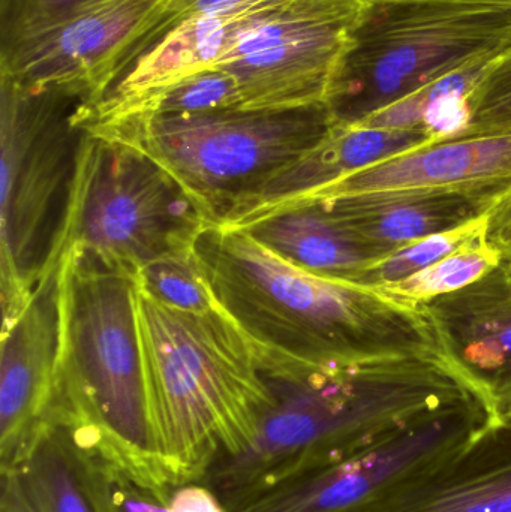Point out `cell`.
<instances>
[{
    "label": "cell",
    "mask_w": 511,
    "mask_h": 512,
    "mask_svg": "<svg viewBox=\"0 0 511 512\" xmlns=\"http://www.w3.org/2000/svg\"><path fill=\"white\" fill-rule=\"evenodd\" d=\"M236 108H242L236 81L227 72L215 68L170 84L135 102L119 116L93 123L111 122L128 116H186Z\"/></svg>",
    "instance_id": "44dd1931"
},
{
    "label": "cell",
    "mask_w": 511,
    "mask_h": 512,
    "mask_svg": "<svg viewBox=\"0 0 511 512\" xmlns=\"http://www.w3.org/2000/svg\"><path fill=\"white\" fill-rule=\"evenodd\" d=\"M92 105L56 86L0 75V280L3 324L59 261Z\"/></svg>",
    "instance_id": "5b68a950"
},
{
    "label": "cell",
    "mask_w": 511,
    "mask_h": 512,
    "mask_svg": "<svg viewBox=\"0 0 511 512\" xmlns=\"http://www.w3.org/2000/svg\"><path fill=\"white\" fill-rule=\"evenodd\" d=\"M327 104L128 116L90 131L149 153L203 204L215 224L242 216L270 182L317 149L336 126Z\"/></svg>",
    "instance_id": "8992f818"
},
{
    "label": "cell",
    "mask_w": 511,
    "mask_h": 512,
    "mask_svg": "<svg viewBox=\"0 0 511 512\" xmlns=\"http://www.w3.org/2000/svg\"><path fill=\"white\" fill-rule=\"evenodd\" d=\"M113 512H171L170 499L138 486L131 478L107 465Z\"/></svg>",
    "instance_id": "484cf974"
},
{
    "label": "cell",
    "mask_w": 511,
    "mask_h": 512,
    "mask_svg": "<svg viewBox=\"0 0 511 512\" xmlns=\"http://www.w3.org/2000/svg\"><path fill=\"white\" fill-rule=\"evenodd\" d=\"M174 0H90L48 26L0 41V75L80 93L92 108Z\"/></svg>",
    "instance_id": "8fae6325"
},
{
    "label": "cell",
    "mask_w": 511,
    "mask_h": 512,
    "mask_svg": "<svg viewBox=\"0 0 511 512\" xmlns=\"http://www.w3.org/2000/svg\"><path fill=\"white\" fill-rule=\"evenodd\" d=\"M497 409L501 420H511V390L497 400Z\"/></svg>",
    "instance_id": "f546056e"
},
{
    "label": "cell",
    "mask_w": 511,
    "mask_h": 512,
    "mask_svg": "<svg viewBox=\"0 0 511 512\" xmlns=\"http://www.w3.org/2000/svg\"><path fill=\"white\" fill-rule=\"evenodd\" d=\"M447 355L500 399L511 390V262L423 304Z\"/></svg>",
    "instance_id": "9a60e30c"
},
{
    "label": "cell",
    "mask_w": 511,
    "mask_h": 512,
    "mask_svg": "<svg viewBox=\"0 0 511 512\" xmlns=\"http://www.w3.org/2000/svg\"><path fill=\"white\" fill-rule=\"evenodd\" d=\"M168 505L171 512H228L218 496L203 483L177 487Z\"/></svg>",
    "instance_id": "4316f807"
},
{
    "label": "cell",
    "mask_w": 511,
    "mask_h": 512,
    "mask_svg": "<svg viewBox=\"0 0 511 512\" xmlns=\"http://www.w3.org/2000/svg\"><path fill=\"white\" fill-rule=\"evenodd\" d=\"M503 261V255L486 239L485 228L446 258L408 279L386 286L383 291L410 303L425 304L477 282Z\"/></svg>",
    "instance_id": "ffe728a7"
},
{
    "label": "cell",
    "mask_w": 511,
    "mask_h": 512,
    "mask_svg": "<svg viewBox=\"0 0 511 512\" xmlns=\"http://www.w3.org/2000/svg\"><path fill=\"white\" fill-rule=\"evenodd\" d=\"M426 192L471 195L495 203L509 197L511 132L465 134L432 141L308 194L267 207L320 203L356 195Z\"/></svg>",
    "instance_id": "7c38bea8"
},
{
    "label": "cell",
    "mask_w": 511,
    "mask_h": 512,
    "mask_svg": "<svg viewBox=\"0 0 511 512\" xmlns=\"http://www.w3.org/2000/svg\"><path fill=\"white\" fill-rule=\"evenodd\" d=\"M60 343L59 261L2 325L0 474L12 471L50 411Z\"/></svg>",
    "instance_id": "4fadbf2b"
},
{
    "label": "cell",
    "mask_w": 511,
    "mask_h": 512,
    "mask_svg": "<svg viewBox=\"0 0 511 512\" xmlns=\"http://www.w3.org/2000/svg\"><path fill=\"white\" fill-rule=\"evenodd\" d=\"M500 420L473 402L420 418L365 450L272 490L237 512H357L413 475L443 462Z\"/></svg>",
    "instance_id": "30bf717a"
},
{
    "label": "cell",
    "mask_w": 511,
    "mask_h": 512,
    "mask_svg": "<svg viewBox=\"0 0 511 512\" xmlns=\"http://www.w3.org/2000/svg\"><path fill=\"white\" fill-rule=\"evenodd\" d=\"M318 204L363 239L390 251L485 218L497 206L485 198L443 192L356 195Z\"/></svg>",
    "instance_id": "ac0fdd59"
},
{
    "label": "cell",
    "mask_w": 511,
    "mask_h": 512,
    "mask_svg": "<svg viewBox=\"0 0 511 512\" xmlns=\"http://www.w3.org/2000/svg\"><path fill=\"white\" fill-rule=\"evenodd\" d=\"M210 225L203 204L149 153L87 131L59 256L77 248L137 277L158 259L194 251Z\"/></svg>",
    "instance_id": "ba28073f"
},
{
    "label": "cell",
    "mask_w": 511,
    "mask_h": 512,
    "mask_svg": "<svg viewBox=\"0 0 511 512\" xmlns=\"http://www.w3.org/2000/svg\"><path fill=\"white\" fill-rule=\"evenodd\" d=\"M486 239L511 262V195L497 203L486 218Z\"/></svg>",
    "instance_id": "83f0119b"
},
{
    "label": "cell",
    "mask_w": 511,
    "mask_h": 512,
    "mask_svg": "<svg viewBox=\"0 0 511 512\" xmlns=\"http://www.w3.org/2000/svg\"><path fill=\"white\" fill-rule=\"evenodd\" d=\"M9 475L32 512H113L107 463L74 433L44 421Z\"/></svg>",
    "instance_id": "e0dca14e"
},
{
    "label": "cell",
    "mask_w": 511,
    "mask_h": 512,
    "mask_svg": "<svg viewBox=\"0 0 511 512\" xmlns=\"http://www.w3.org/2000/svg\"><path fill=\"white\" fill-rule=\"evenodd\" d=\"M489 215V213H488ZM477 219L455 230L432 234L425 239L416 240L390 252L380 261L369 265L354 280V285L383 289L393 283L408 279L413 274L431 267L440 259L464 246L468 240L486 228V218Z\"/></svg>",
    "instance_id": "7402d4cb"
},
{
    "label": "cell",
    "mask_w": 511,
    "mask_h": 512,
    "mask_svg": "<svg viewBox=\"0 0 511 512\" xmlns=\"http://www.w3.org/2000/svg\"><path fill=\"white\" fill-rule=\"evenodd\" d=\"M135 291L132 274L77 248L60 252L59 358L47 418L138 486L170 499L174 489L147 423Z\"/></svg>",
    "instance_id": "277c9868"
},
{
    "label": "cell",
    "mask_w": 511,
    "mask_h": 512,
    "mask_svg": "<svg viewBox=\"0 0 511 512\" xmlns=\"http://www.w3.org/2000/svg\"><path fill=\"white\" fill-rule=\"evenodd\" d=\"M218 309L266 375L444 352L423 304L308 273L239 228L207 227L194 245Z\"/></svg>",
    "instance_id": "7a4b0ae2"
},
{
    "label": "cell",
    "mask_w": 511,
    "mask_h": 512,
    "mask_svg": "<svg viewBox=\"0 0 511 512\" xmlns=\"http://www.w3.org/2000/svg\"><path fill=\"white\" fill-rule=\"evenodd\" d=\"M503 2H511V0H503Z\"/></svg>",
    "instance_id": "4dcf8cb0"
},
{
    "label": "cell",
    "mask_w": 511,
    "mask_h": 512,
    "mask_svg": "<svg viewBox=\"0 0 511 512\" xmlns=\"http://www.w3.org/2000/svg\"><path fill=\"white\" fill-rule=\"evenodd\" d=\"M147 423L171 487L201 483L251 445L275 396L254 349L218 306L186 312L135 291Z\"/></svg>",
    "instance_id": "3957f363"
},
{
    "label": "cell",
    "mask_w": 511,
    "mask_h": 512,
    "mask_svg": "<svg viewBox=\"0 0 511 512\" xmlns=\"http://www.w3.org/2000/svg\"><path fill=\"white\" fill-rule=\"evenodd\" d=\"M90 0H0V41L35 32Z\"/></svg>",
    "instance_id": "d4e9b609"
},
{
    "label": "cell",
    "mask_w": 511,
    "mask_h": 512,
    "mask_svg": "<svg viewBox=\"0 0 511 512\" xmlns=\"http://www.w3.org/2000/svg\"><path fill=\"white\" fill-rule=\"evenodd\" d=\"M275 396L254 441L201 483L228 512L443 409L497 403L444 352L264 375Z\"/></svg>",
    "instance_id": "6da1fadb"
},
{
    "label": "cell",
    "mask_w": 511,
    "mask_h": 512,
    "mask_svg": "<svg viewBox=\"0 0 511 512\" xmlns=\"http://www.w3.org/2000/svg\"><path fill=\"white\" fill-rule=\"evenodd\" d=\"M357 512H511V420Z\"/></svg>",
    "instance_id": "5bb4252c"
},
{
    "label": "cell",
    "mask_w": 511,
    "mask_h": 512,
    "mask_svg": "<svg viewBox=\"0 0 511 512\" xmlns=\"http://www.w3.org/2000/svg\"><path fill=\"white\" fill-rule=\"evenodd\" d=\"M432 141L435 140L428 132L419 129L372 128L336 123L332 134L317 149L270 182L251 209L242 216L252 210L308 194Z\"/></svg>",
    "instance_id": "d6986e66"
},
{
    "label": "cell",
    "mask_w": 511,
    "mask_h": 512,
    "mask_svg": "<svg viewBox=\"0 0 511 512\" xmlns=\"http://www.w3.org/2000/svg\"><path fill=\"white\" fill-rule=\"evenodd\" d=\"M228 227L308 273L339 282L354 283L369 265L393 252L363 239L318 203L255 210Z\"/></svg>",
    "instance_id": "2e32d148"
},
{
    "label": "cell",
    "mask_w": 511,
    "mask_h": 512,
    "mask_svg": "<svg viewBox=\"0 0 511 512\" xmlns=\"http://www.w3.org/2000/svg\"><path fill=\"white\" fill-rule=\"evenodd\" d=\"M470 107L465 134L511 132V47L486 68L471 92Z\"/></svg>",
    "instance_id": "cb8c5ba5"
},
{
    "label": "cell",
    "mask_w": 511,
    "mask_h": 512,
    "mask_svg": "<svg viewBox=\"0 0 511 512\" xmlns=\"http://www.w3.org/2000/svg\"><path fill=\"white\" fill-rule=\"evenodd\" d=\"M372 0H269L218 66L242 110L327 104Z\"/></svg>",
    "instance_id": "9c48e42d"
},
{
    "label": "cell",
    "mask_w": 511,
    "mask_h": 512,
    "mask_svg": "<svg viewBox=\"0 0 511 512\" xmlns=\"http://www.w3.org/2000/svg\"><path fill=\"white\" fill-rule=\"evenodd\" d=\"M510 47L511 2L372 0L327 105L336 122L356 125Z\"/></svg>",
    "instance_id": "52a82bcc"
},
{
    "label": "cell",
    "mask_w": 511,
    "mask_h": 512,
    "mask_svg": "<svg viewBox=\"0 0 511 512\" xmlns=\"http://www.w3.org/2000/svg\"><path fill=\"white\" fill-rule=\"evenodd\" d=\"M0 512H32L21 498L17 486L9 475H2V498Z\"/></svg>",
    "instance_id": "f1b7e54d"
},
{
    "label": "cell",
    "mask_w": 511,
    "mask_h": 512,
    "mask_svg": "<svg viewBox=\"0 0 511 512\" xmlns=\"http://www.w3.org/2000/svg\"><path fill=\"white\" fill-rule=\"evenodd\" d=\"M137 285L173 309L204 312L216 307L194 251L152 262L137 274Z\"/></svg>",
    "instance_id": "603a6c76"
}]
</instances>
